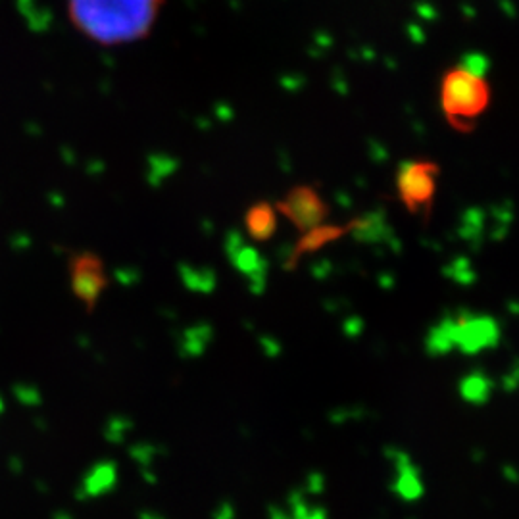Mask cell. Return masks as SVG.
I'll return each instance as SVG.
<instances>
[{
	"label": "cell",
	"mask_w": 519,
	"mask_h": 519,
	"mask_svg": "<svg viewBox=\"0 0 519 519\" xmlns=\"http://www.w3.org/2000/svg\"><path fill=\"white\" fill-rule=\"evenodd\" d=\"M164 0H66L69 21L99 45H125L145 39Z\"/></svg>",
	"instance_id": "1"
},
{
	"label": "cell",
	"mask_w": 519,
	"mask_h": 519,
	"mask_svg": "<svg viewBox=\"0 0 519 519\" xmlns=\"http://www.w3.org/2000/svg\"><path fill=\"white\" fill-rule=\"evenodd\" d=\"M491 102V86L485 77L462 67L446 72L440 85V104L446 120L459 131H469L473 121L485 113Z\"/></svg>",
	"instance_id": "2"
},
{
	"label": "cell",
	"mask_w": 519,
	"mask_h": 519,
	"mask_svg": "<svg viewBox=\"0 0 519 519\" xmlns=\"http://www.w3.org/2000/svg\"><path fill=\"white\" fill-rule=\"evenodd\" d=\"M439 173V166L427 160H410L398 167L396 189L408 212H431Z\"/></svg>",
	"instance_id": "3"
},
{
	"label": "cell",
	"mask_w": 519,
	"mask_h": 519,
	"mask_svg": "<svg viewBox=\"0 0 519 519\" xmlns=\"http://www.w3.org/2000/svg\"><path fill=\"white\" fill-rule=\"evenodd\" d=\"M456 327V350L466 356H477L485 350H493L500 342L498 321L491 316L473 312H458L454 316Z\"/></svg>",
	"instance_id": "4"
},
{
	"label": "cell",
	"mask_w": 519,
	"mask_h": 519,
	"mask_svg": "<svg viewBox=\"0 0 519 519\" xmlns=\"http://www.w3.org/2000/svg\"><path fill=\"white\" fill-rule=\"evenodd\" d=\"M286 220L300 231H312L320 227L329 213V208L312 186H294L291 193L277 204Z\"/></svg>",
	"instance_id": "5"
},
{
	"label": "cell",
	"mask_w": 519,
	"mask_h": 519,
	"mask_svg": "<svg viewBox=\"0 0 519 519\" xmlns=\"http://www.w3.org/2000/svg\"><path fill=\"white\" fill-rule=\"evenodd\" d=\"M385 458L391 462L393 466V483L391 489L393 493L404 502H418L423 498L425 494V483L421 477V471L418 464L406 450H402L398 446H386Z\"/></svg>",
	"instance_id": "6"
},
{
	"label": "cell",
	"mask_w": 519,
	"mask_h": 519,
	"mask_svg": "<svg viewBox=\"0 0 519 519\" xmlns=\"http://www.w3.org/2000/svg\"><path fill=\"white\" fill-rule=\"evenodd\" d=\"M74 291L86 304H94L99 300L102 289L106 285L104 279V266L96 256L85 254L74 260Z\"/></svg>",
	"instance_id": "7"
},
{
	"label": "cell",
	"mask_w": 519,
	"mask_h": 519,
	"mask_svg": "<svg viewBox=\"0 0 519 519\" xmlns=\"http://www.w3.org/2000/svg\"><path fill=\"white\" fill-rule=\"evenodd\" d=\"M227 252L231 256L233 266L250 279L254 293H262L266 286V262L260 252H256L250 245H245L237 233H231L227 240Z\"/></svg>",
	"instance_id": "8"
},
{
	"label": "cell",
	"mask_w": 519,
	"mask_h": 519,
	"mask_svg": "<svg viewBox=\"0 0 519 519\" xmlns=\"http://www.w3.org/2000/svg\"><path fill=\"white\" fill-rule=\"evenodd\" d=\"M494 381L481 369L466 373L458 381V394L469 406H485L493 398Z\"/></svg>",
	"instance_id": "9"
},
{
	"label": "cell",
	"mask_w": 519,
	"mask_h": 519,
	"mask_svg": "<svg viewBox=\"0 0 519 519\" xmlns=\"http://www.w3.org/2000/svg\"><path fill=\"white\" fill-rule=\"evenodd\" d=\"M245 223H247L248 235L254 240L264 242V240L272 239L277 229V212L267 202H256L254 206L248 208Z\"/></svg>",
	"instance_id": "10"
},
{
	"label": "cell",
	"mask_w": 519,
	"mask_h": 519,
	"mask_svg": "<svg viewBox=\"0 0 519 519\" xmlns=\"http://www.w3.org/2000/svg\"><path fill=\"white\" fill-rule=\"evenodd\" d=\"M425 350L429 356H446L456 350V327L454 316H446L429 329L425 337Z\"/></svg>",
	"instance_id": "11"
},
{
	"label": "cell",
	"mask_w": 519,
	"mask_h": 519,
	"mask_svg": "<svg viewBox=\"0 0 519 519\" xmlns=\"http://www.w3.org/2000/svg\"><path fill=\"white\" fill-rule=\"evenodd\" d=\"M213 337V329L208 323H196L183 331L179 340V354L183 358H199L206 352Z\"/></svg>",
	"instance_id": "12"
},
{
	"label": "cell",
	"mask_w": 519,
	"mask_h": 519,
	"mask_svg": "<svg viewBox=\"0 0 519 519\" xmlns=\"http://www.w3.org/2000/svg\"><path fill=\"white\" fill-rule=\"evenodd\" d=\"M286 512L291 519H329L327 510L320 504H312L302 489H294L286 498Z\"/></svg>",
	"instance_id": "13"
},
{
	"label": "cell",
	"mask_w": 519,
	"mask_h": 519,
	"mask_svg": "<svg viewBox=\"0 0 519 519\" xmlns=\"http://www.w3.org/2000/svg\"><path fill=\"white\" fill-rule=\"evenodd\" d=\"M160 454L162 448H158L156 445H139L133 448V456L137 458V462H139L140 466L145 467V475H147V479L152 481V483H156V475H154V471L150 469V466L156 462V458H158Z\"/></svg>",
	"instance_id": "14"
},
{
	"label": "cell",
	"mask_w": 519,
	"mask_h": 519,
	"mask_svg": "<svg viewBox=\"0 0 519 519\" xmlns=\"http://www.w3.org/2000/svg\"><path fill=\"white\" fill-rule=\"evenodd\" d=\"M459 67L473 75L485 77L486 69H489V60H486V56H483V54H467Z\"/></svg>",
	"instance_id": "15"
},
{
	"label": "cell",
	"mask_w": 519,
	"mask_h": 519,
	"mask_svg": "<svg viewBox=\"0 0 519 519\" xmlns=\"http://www.w3.org/2000/svg\"><path fill=\"white\" fill-rule=\"evenodd\" d=\"M302 491H304L308 496H310V494H313V496L321 494L323 491H325V475H323L321 471L308 473L306 481H304V489H302Z\"/></svg>",
	"instance_id": "16"
},
{
	"label": "cell",
	"mask_w": 519,
	"mask_h": 519,
	"mask_svg": "<svg viewBox=\"0 0 519 519\" xmlns=\"http://www.w3.org/2000/svg\"><path fill=\"white\" fill-rule=\"evenodd\" d=\"M366 415V410L364 408H345V410H333V413L329 415L331 423H337V425H342L346 421L350 420H359Z\"/></svg>",
	"instance_id": "17"
},
{
	"label": "cell",
	"mask_w": 519,
	"mask_h": 519,
	"mask_svg": "<svg viewBox=\"0 0 519 519\" xmlns=\"http://www.w3.org/2000/svg\"><path fill=\"white\" fill-rule=\"evenodd\" d=\"M519 385V367L518 366H512L510 367V372L506 375H502V379H500V386H502V391H506L508 394H512Z\"/></svg>",
	"instance_id": "18"
},
{
	"label": "cell",
	"mask_w": 519,
	"mask_h": 519,
	"mask_svg": "<svg viewBox=\"0 0 519 519\" xmlns=\"http://www.w3.org/2000/svg\"><path fill=\"white\" fill-rule=\"evenodd\" d=\"M212 519H237V510L231 502H220L213 508Z\"/></svg>",
	"instance_id": "19"
},
{
	"label": "cell",
	"mask_w": 519,
	"mask_h": 519,
	"mask_svg": "<svg viewBox=\"0 0 519 519\" xmlns=\"http://www.w3.org/2000/svg\"><path fill=\"white\" fill-rule=\"evenodd\" d=\"M260 342H262V348H264V352H266L269 358H273V356H277V354H279V350H281L279 345H277V342H275L273 339H266V337H264V339L260 340Z\"/></svg>",
	"instance_id": "20"
},
{
	"label": "cell",
	"mask_w": 519,
	"mask_h": 519,
	"mask_svg": "<svg viewBox=\"0 0 519 519\" xmlns=\"http://www.w3.org/2000/svg\"><path fill=\"white\" fill-rule=\"evenodd\" d=\"M267 515H269V519H291V515L286 512V508L283 506H269Z\"/></svg>",
	"instance_id": "21"
},
{
	"label": "cell",
	"mask_w": 519,
	"mask_h": 519,
	"mask_svg": "<svg viewBox=\"0 0 519 519\" xmlns=\"http://www.w3.org/2000/svg\"><path fill=\"white\" fill-rule=\"evenodd\" d=\"M502 475H504V479H508L510 483H518V479H519L518 469H515L513 466H510V464L502 467Z\"/></svg>",
	"instance_id": "22"
},
{
	"label": "cell",
	"mask_w": 519,
	"mask_h": 519,
	"mask_svg": "<svg viewBox=\"0 0 519 519\" xmlns=\"http://www.w3.org/2000/svg\"><path fill=\"white\" fill-rule=\"evenodd\" d=\"M362 331V323H359L358 320L352 321V323H348L346 325V333H348V337H356V335Z\"/></svg>",
	"instance_id": "23"
},
{
	"label": "cell",
	"mask_w": 519,
	"mask_h": 519,
	"mask_svg": "<svg viewBox=\"0 0 519 519\" xmlns=\"http://www.w3.org/2000/svg\"><path fill=\"white\" fill-rule=\"evenodd\" d=\"M140 519H167V518H164V515H160V513L145 512L143 515H140Z\"/></svg>",
	"instance_id": "24"
}]
</instances>
